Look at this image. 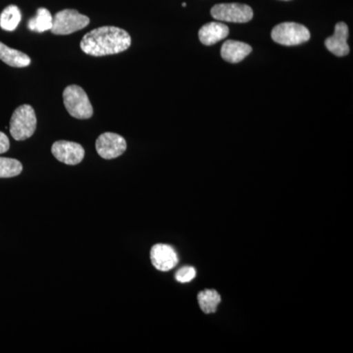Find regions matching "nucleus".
I'll return each instance as SVG.
<instances>
[{"mask_svg":"<svg viewBox=\"0 0 353 353\" xmlns=\"http://www.w3.org/2000/svg\"><path fill=\"white\" fill-rule=\"evenodd\" d=\"M182 6H183V7H185V6H187V3H183V4H182Z\"/></svg>","mask_w":353,"mask_h":353,"instance_id":"nucleus-20","label":"nucleus"},{"mask_svg":"<svg viewBox=\"0 0 353 353\" xmlns=\"http://www.w3.org/2000/svg\"><path fill=\"white\" fill-rule=\"evenodd\" d=\"M150 259L153 266L162 272L172 270L178 263V256L174 248L163 243L152 246L150 250Z\"/></svg>","mask_w":353,"mask_h":353,"instance_id":"nucleus-9","label":"nucleus"},{"mask_svg":"<svg viewBox=\"0 0 353 353\" xmlns=\"http://www.w3.org/2000/svg\"><path fill=\"white\" fill-rule=\"evenodd\" d=\"M275 43L282 46H292L306 43L310 39V32L305 26L287 22L274 28L271 34Z\"/></svg>","mask_w":353,"mask_h":353,"instance_id":"nucleus-5","label":"nucleus"},{"mask_svg":"<svg viewBox=\"0 0 353 353\" xmlns=\"http://www.w3.org/2000/svg\"><path fill=\"white\" fill-rule=\"evenodd\" d=\"M99 157L110 160L121 157L127 150L126 139L115 132H104L95 141Z\"/></svg>","mask_w":353,"mask_h":353,"instance_id":"nucleus-7","label":"nucleus"},{"mask_svg":"<svg viewBox=\"0 0 353 353\" xmlns=\"http://www.w3.org/2000/svg\"><path fill=\"white\" fill-rule=\"evenodd\" d=\"M20 9L16 6H7L0 14V27L6 32H13L17 29L21 22Z\"/></svg>","mask_w":353,"mask_h":353,"instance_id":"nucleus-14","label":"nucleus"},{"mask_svg":"<svg viewBox=\"0 0 353 353\" xmlns=\"http://www.w3.org/2000/svg\"><path fill=\"white\" fill-rule=\"evenodd\" d=\"M348 34L347 25L343 22L338 23L334 28V34L325 41V46L336 57H345L350 51L347 44Z\"/></svg>","mask_w":353,"mask_h":353,"instance_id":"nucleus-10","label":"nucleus"},{"mask_svg":"<svg viewBox=\"0 0 353 353\" xmlns=\"http://www.w3.org/2000/svg\"><path fill=\"white\" fill-rule=\"evenodd\" d=\"M199 304L201 310L205 314H211L215 313L217 310L218 305L221 303V296L215 290H204L199 292L197 296Z\"/></svg>","mask_w":353,"mask_h":353,"instance_id":"nucleus-16","label":"nucleus"},{"mask_svg":"<svg viewBox=\"0 0 353 353\" xmlns=\"http://www.w3.org/2000/svg\"><path fill=\"white\" fill-rule=\"evenodd\" d=\"M0 60L15 68H25L31 64V58L29 55L22 51L9 48L1 41H0Z\"/></svg>","mask_w":353,"mask_h":353,"instance_id":"nucleus-13","label":"nucleus"},{"mask_svg":"<svg viewBox=\"0 0 353 353\" xmlns=\"http://www.w3.org/2000/svg\"><path fill=\"white\" fill-rule=\"evenodd\" d=\"M51 152L58 161L67 165L80 164L85 157L83 146L74 141H55L51 148Z\"/></svg>","mask_w":353,"mask_h":353,"instance_id":"nucleus-8","label":"nucleus"},{"mask_svg":"<svg viewBox=\"0 0 353 353\" xmlns=\"http://www.w3.org/2000/svg\"><path fill=\"white\" fill-rule=\"evenodd\" d=\"M252 51V48L250 44L238 41H227L222 46L221 57L229 63H240Z\"/></svg>","mask_w":353,"mask_h":353,"instance_id":"nucleus-11","label":"nucleus"},{"mask_svg":"<svg viewBox=\"0 0 353 353\" xmlns=\"http://www.w3.org/2000/svg\"><path fill=\"white\" fill-rule=\"evenodd\" d=\"M53 17L46 8L38 9L36 17L32 18L28 23V28L32 32H43L50 31L52 27Z\"/></svg>","mask_w":353,"mask_h":353,"instance_id":"nucleus-15","label":"nucleus"},{"mask_svg":"<svg viewBox=\"0 0 353 353\" xmlns=\"http://www.w3.org/2000/svg\"><path fill=\"white\" fill-rule=\"evenodd\" d=\"M37 129V116L29 104L16 108L10 120V134L15 141H26L31 138Z\"/></svg>","mask_w":353,"mask_h":353,"instance_id":"nucleus-3","label":"nucleus"},{"mask_svg":"<svg viewBox=\"0 0 353 353\" xmlns=\"http://www.w3.org/2000/svg\"><path fill=\"white\" fill-rule=\"evenodd\" d=\"M196 271L194 267L185 266L176 274V279L180 283H189L196 277Z\"/></svg>","mask_w":353,"mask_h":353,"instance_id":"nucleus-18","label":"nucleus"},{"mask_svg":"<svg viewBox=\"0 0 353 353\" xmlns=\"http://www.w3.org/2000/svg\"><path fill=\"white\" fill-rule=\"evenodd\" d=\"M90 22L88 16L83 15L75 9H64L55 14L50 31L57 36H66L81 31Z\"/></svg>","mask_w":353,"mask_h":353,"instance_id":"nucleus-4","label":"nucleus"},{"mask_svg":"<svg viewBox=\"0 0 353 353\" xmlns=\"http://www.w3.org/2000/svg\"><path fill=\"white\" fill-rule=\"evenodd\" d=\"M63 101L70 115L76 119H90L94 115V108L87 92L80 85H71L65 88Z\"/></svg>","mask_w":353,"mask_h":353,"instance_id":"nucleus-2","label":"nucleus"},{"mask_svg":"<svg viewBox=\"0 0 353 353\" xmlns=\"http://www.w3.org/2000/svg\"><path fill=\"white\" fill-rule=\"evenodd\" d=\"M211 15L223 22L248 23L253 18V11L246 4L221 3L212 7Z\"/></svg>","mask_w":353,"mask_h":353,"instance_id":"nucleus-6","label":"nucleus"},{"mask_svg":"<svg viewBox=\"0 0 353 353\" xmlns=\"http://www.w3.org/2000/svg\"><path fill=\"white\" fill-rule=\"evenodd\" d=\"M229 32V28L222 23H208L199 30V41L205 46H213L222 39H226Z\"/></svg>","mask_w":353,"mask_h":353,"instance_id":"nucleus-12","label":"nucleus"},{"mask_svg":"<svg viewBox=\"0 0 353 353\" xmlns=\"http://www.w3.org/2000/svg\"><path fill=\"white\" fill-rule=\"evenodd\" d=\"M10 148V141L4 132H0V154L8 152Z\"/></svg>","mask_w":353,"mask_h":353,"instance_id":"nucleus-19","label":"nucleus"},{"mask_svg":"<svg viewBox=\"0 0 353 353\" xmlns=\"http://www.w3.org/2000/svg\"><path fill=\"white\" fill-rule=\"evenodd\" d=\"M129 32L113 26L97 28L85 34L81 50L90 57H101L124 52L131 46Z\"/></svg>","mask_w":353,"mask_h":353,"instance_id":"nucleus-1","label":"nucleus"},{"mask_svg":"<svg viewBox=\"0 0 353 353\" xmlns=\"http://www.w3.org/2000/svg\"><path fill=\"white\" fill-rule=\"evenodd\" d=\"M23 165L13 158L0 157V178H13L19 176Z\"/></svg>","mask_w":353,"mask_h":353,"instance_id":"nucleus-17","label":"nucleus"}]
</instances>
